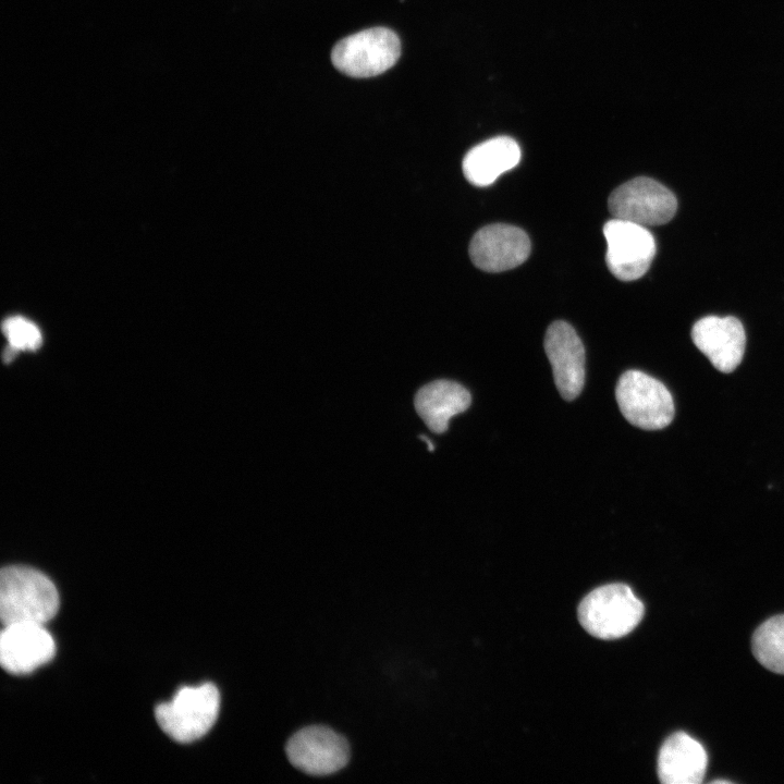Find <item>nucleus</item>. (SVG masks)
Listing matches in <instances>:
<instances>
[{
    "mask_svg": "<svg viewBox=\"0 0 784 784\" xmlns=\"http://www.w3.org/2000/svg\"><path fill=\"white\" fill-rule=\"evenodd\" d=\"M691 339L713 367L722 372H732L743 359L746 334L735 317H703L694 324Z\"/></svg>",
    "mask_w": 784,
    "mask_h": 784,
    "instance_id": "f8f14e48",
    "label": "nucleus"
},
{
    "mask_svg": "<svg viewBox=\"0 0 784 784\" xmlns=\"http://www.w3.org/2000/svg\"><path fill=\"white\" fill-rule=\"evenodd\" d=\"M751 650L762 666L784 675V614L772 616L758 626L751 638Z\"/></svg>",
    "mask_w": 784,
    "mask_h": 784,
    "instance_id": "dca6fc26",
    "label": "nucleus"
},
{
    "mask_svg": "<svg viewBox=\"0 0 784 784\" xmlns=\"http://www.w3.org/2000/svg\"><path fill=\"white\" fill-rule=\"evenodd\" d=\"M471 403L470 393L451 380H436L421 387L415 395V408L429 429L442 433L449 420L465 412Z\"/></svg>",
    "mask_w": 784,
    "mask_h": 784,
    "instance_id": "4468645a",
    "label": "nucleus"
},
{
    "mask_svg": "<svg viewBox=\"0 0 784 784\" xmlns=\"http://www.w3.org/2000/svg\"><path fill=\"white\" fill-rule=\"evenodd\" d=\"M220 694L211 683L180 688L172 700L156 707L160 728L179 743H191L206 735L217 721Z\"/></svg>",
    "mask_w": 784,
    "mask_h": 784,
    "instance_id": "7ed1b4c3",
    "label": "nucleus"
},
{
    "mask_svg": "<svg viewBox=\"0 0 784 784\" xmlns=\"http://www.w3.org/2000/svg\"><path fill=\"white\" fill-rule=\"evenodd\" d=\"M520 148L511 137L498 136L473 147L464 157L463 172L476 186L492 184L520 160Z\"/></svg>",
    "mask_w": 784,
    "mask_h": 784,
    "instance_id": "2eb2a0df",
    "label": "nucleus"
},
{
    "mask_svg": "<svg viewBox=\"0 0 784 784\" xmlns=\"http://www.w3.org/2000/svg\"><path fill=\"white\" fill-rule=\"evenodd\" d=\"M614 218L644 226L667 223L677 210L675 195L658 181L639 176L616 187L609 197Z\"/></svg>",
    "mask_w": 784,
    "mask_h": 784,
    "instance_id": "423d86ee",
    "label": "nucleus"
},
{
    "mask_svg": "<svg viewBox=\"0 0 784 784\" xmlns=\"http://www.w3.org/2000/svg\"><path fill=\"white\" fill-rule=\"evenodd\" d=\"M54 584L27 566H7L0 573V617L3 626L20 623L44 625L58 612Z\"/></svg>",
    "mask_w": 784,
    "mask_h": 784,
    "instance_id": "f257e3e1",
    "label": "nucleus"
},
{
    "mask_svg": "<svg viewBox=\"0 0 784 784\" xmlns=\"http://www.w3.org/2000/svg\"><path fill=\"white\" fill-rule=\"evenodd\" d=\"M644 613L642 602L625 584L596 588L581 600L577 611L581 626L590 635L604 640L629 634L640 623Z\"/></svg>",
    "mask_w": 784,
    "mask_h": 784,
    "instance_id": "f03ea898",
    "label": "nucleus"
},
{
    "mask_svg": "<svg viewBox=\"0 0 784 784\" xmlns=\"http://www.w3.org/2000/svg\"><path fill=\"white\" fill-rule=\"evenodd\" d=\"M290 762L310 775H328L346 765L350 746L344 737L326 726L296 732L285 747Z\"/></svg>",
    "mask_w": 784,
    "mask_h": 784,
    "instance_id": "6e6552de",
    "label": "nucleus"
},
{
    "mask_svg": "<svg viewBox=\"0 0 784 784\" xmlns=\"http://www.w3.org/2000/svg\"><path fill=\"white\" fill-rule=\"evenodd\" d=\"M615 397L625 419L640 429L659 430L673 420L675 409L670 391L642 371H625L617 381Z\"/></svg>",
    "mask_w": 784,
    "mask_h": 784,
    "instance_id": "20e7f679",
    "label": "nucleus"
},
{
    "mask_svg": "<svg viewBox=\"0 0 784 784\" xmlns=\"http://www.w3.org/2000/svg\"><path fill=\"white\" fill-rule=\"evenodd\" d=\"M401 54L397 35L372 27L340 40L331 52L333 65L352 77H371L392 68Z\"/></svg>",
    "mask_w": 784,
    "mask_h": 784,
    "instance_id": "39448f33",
    "label": "nucleus"
},
{
    "mask_svg": "<svg viewBox=\"0 0 784 784\" xmlns=\"http://www.w3.org/2000/svg\"><path fill=\"white\" fill-rule=\"evenodd\" d=\"M530 241L519 228L494 223L480 229L469 244L473 264L487 272H501L522 265L529 256Z\"/></svg>",
    "mask_w": 784,
    "mask_h": 784,
    "instance_id": "9d476101",
    "label": "nucleus"
},
{
    "mask_svg": "<svg viewBox=\"0 0 784 784\" xmlns=\"http://www.w3.org/2000/svg\"><path fill=\"white\" fill-rule=\"evenodd\" d=\"M603 235L605 261L615 278L634 281L647 272L656 255V241L646 226L613 218L603 225Z\"/></svg>",
    "mask_w": 784,
    "mask_h": 784,
    "instance_id": "0eeeda50",
    "label": "nucleus"
},
{
    "mask_svg": "<svg viewBox=\"0 0 784 784\" xmlns=\"http://www.w3.org/2000/svg\"><path fill=\"white\" fill-rule=\"evenodd\" d=\"M544 351L552 366L555 387L566 401L576 399L585 383V347L566 321H554L546 332Z\"/></svg>",
    "mask_w": 784,
    "mask_h": 784,
    "instance_id": "1a4fd4ad",
    "label": "nucleus"
},
{
    "mask_svg": "<svg viewBox=\"0 0 784 784\" xmlns=\"http://www.w3.org/2000/svg\"><path fill=\"white\" fill-rule=\"evenodd\" d=\"M708 764L703 746L684 732L670 735L658 756V776L664 784H699Z\"/></svg>",
    "mask_w": 784,
    "mask_h": 784,
    "instance_id": "ddd939ff",
    "label": "nucleus"
},
{
    "mask_svg": "<svg viewBox=\"0 0 784 784\" xmlns=\"http://www.w3.org/2000/svg\"><path fill=\"white\" fill-rule=\"evenodd\" d=\"M54 653V640L41 624H11L1 632L0 662L8 673H32L48 663Z\"/></svg>",
    "mask_w": 784,
    "mask_h": 784,
    "instance_id": "9b49d317",
    "label": "nucleus"
},
{
    "mask_svg": "<svg viewBox=\"0 0 784 784\" xmlns=\"http://www.w3.org/2000/svg\"><path fill=\"white\" fill-rule=\"evenodd\" d=\"M420 439H422L428 444L429 451H432L434 449V446L432 445L431 441L428 438L420 436Z\"/></svg>",
    "mask_w": 784,
    "mask_h": 784,
    "instance_id": "a211bd4d",
    "label": "nucleus"
},
{
    "mask_svg": "<svg viewBox=\"0 0 784 784\" xmlns=\"http://www.w3.org/2000/svg\"><path fill=\"white\" fill-rule=\"evenodd\" d=\"M2 331L8 340L9 346L17 352L35 351L42 342V336L37 326L20 316L5 319L2 323Z\"/></svg>",
    "mask_w": 784,
    "mask_h": 784,
    "instance_id": "f3484780",
    "label": "nucleus"
}]
</instances>
